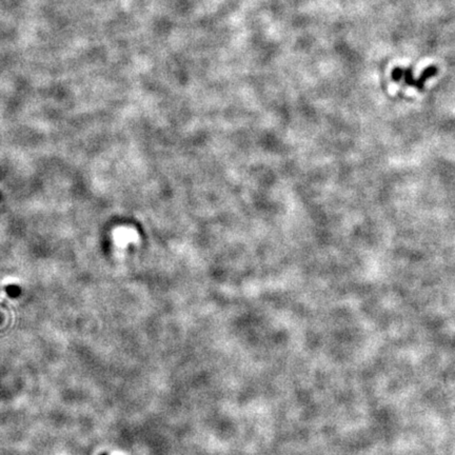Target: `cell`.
Wrapping results in <instances>:
<instances>
[{
    "mask_svg": "<svg viewBox=\"0 0 455 455\" xmlns=\"http://www.w3.org/2000/svg\"><path fill=\"white\" fill-rule=\"evenodd\" d=\"M437 72H438V69L436 68L435 65L427 66V68L425 69V70L423 71V73L421 74V77H420L419 79H417V83H416V89H417V90L423 91V90H424L425 83H426V81H427L429 78L433 77Z\"/></svg>",
    "mask_w": 455,
    "mask_h": 455,
    "instance_id": "1",
    "label": "cell"
},
{
    "mask_svg": "<svg viewBox=\"0 0 455 455\" xmlns=\"http://www.w3.org/2000/svg\"><path fill=\"white\" fill-rule=\"evenodd\" d=\"M6 291H7V293H9L12 297H16L20 293L19 288L16 287V286H9V288H6Z\"/></svg>",
    "mask_w": 455,
    "mask_h": 455,
    "instance_id": "2",
    "label": "cell"
},
{
    "mask_svg": "<svg viewBox=\"0 0 455 455\" xmlns=\"http://www.w3.org/2000/svg\"><path fill=\"white\" fill-rule=\"evenodd\" d=\"M101 455H108V454H107V453H103V454H101Z\"/></svg>",
    "mask_w": 455,
    "mask_h": 455,
    "instance_id": "3",
    "label": "cell"
}]
</instances>
